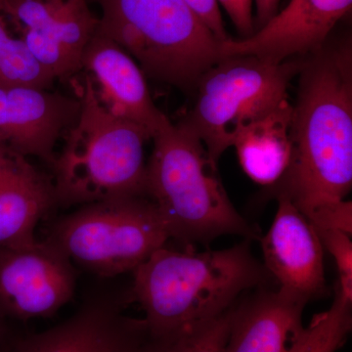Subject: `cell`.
Listing matches in <instances>:
<instances>
[{
    "label": "cell",
    "mask_w": 352,
    "mask_h": 352,
    "mask_svg": "<svg viewBox=\"0 0 352 352\" xmlns=\"http://www.w3.org/2000/svg\"><path fill=\"white\" fill-rule=\"evenodd\" d=\"M147 333L144 320L124 316L117 303L94 300L63 323L21 340L13 352H139Z\"/></svg>",
    "instance_id": "14"
},
{
    "label": "cell",
    "mask_w": 352,
    "mask_h": 352,
    "mask_svg": "<svg viewBox=\"0 0 352 352\" xmlns=\"http://www.w3.org/2000/svg\"><path fill=\"white\" fill-rule=\"evenodd\" d=\"M352 0H291L252 36L221 41L222 57L252 56L272 65L312 55L325 46L329 34Z\"/></svg>",
    "instance_id": "10"
},
{
    "label": "cell",
    "mask_w": 352,
    "mask_h": 352,
    "mask_svg": "<svg viewBox=\"0 0 352 352\" xmlns=\"http://www.w3.org/2000/svg\"><path fill=\"white\" fill-rule=\"evenodd\" d=\"M72 263L102 277L133 271L166 245L168 230L146 196L82 206L53 222L46 239Z\"/></svg>",
    "instance_id": "7"
},
{
    "label": "cell",
    "mask_w": 352,
    "mask_h": 352,
    "mask_svg": "<svg viewBox=\"0 0 352 352\" xmlns=\"http://www.w3.org/2000/svg\"><path fill=\"white\" fill-rule=\"evenodd\" d=\"M223 7L237 31L245 38L256 31L254 17V0H217Z\"/></svg>",
    "instance_id": "22"
},
{
    "label": "cell",
    "mask_w": 352,
    "mask_h": 352,
    "mask_svg": "<svg viewBox=\"0 0 352 352\" xmlns=\"http://www.w3.org/2000/svg\"><path fill=\"white\" fill-rule=\"evenodd\" d=\"M307 302L286 292H258L234 305L226 352H298L307 339Z\"/></svg>",
    "instance_id": "15"
},
{
    "label": "cell",
    "mask_w": 352,
    "mask_h": 352,
    "mask_svg": "<svg viewBox=\"0 0 352 352\" xmlns=\"http://www.w3.org/2000/svg\"><path fill=\"white\" fill-rule=\"evenodd\" d=\"M55 207L52 180L28 157L0 145V247L36 242V226Z\"/></svg>",
    "instance_id": "16"
},
{
    "label": "cell",
    "mask_w": 352,
    "mask_h": 352,
    "mask_svg": "<svg viewBox=\"0 0 352 352\" xmlns=\"http://www.w3.org/2000/svg\"><path fill=\"white\" fill-rule=\"evenodd\" d=\"M82 71L109 113L142 126L151 138L168 119L155 105L144 73L135 60L98 32L85 48Z\"/></svg>",
    "instance_id": "13"
},
{
    "label": "cell",
    "mask_w": 352,
    "mask_h": 352,
    "mask_svg": "<svg viewBox=\"0 0 352 352\" xmlns=\"http://www.w3.org/2000/svg\"><path fill=\"white\" fill-rule=\"evenodd\" d=\"M21 36H14L0 0V85H28L50 89L55 82Z\"/></svg>",
    "instance_id": "19"
},
{
    "label": "cell",
    "mask_w": 352,
    "mask_h": 352,
    "mask_svg": "<svg viewBox=\"0 0 352 352\" xmlns=\"http://www.w3.org/2000/svg\"><path fill=\"white\" fill-rule=\"evenodd\" d=\"M98 34L126 51L145 76L194 91L223 59L219 41L184 0H94Z\"/></svg>",
    "instance_id": "5"
},
{
    "label": "cell",
    "mask_w": 352,
    "mask_h": 352,
    "mask_svg": "<svg viewBox=\"0 0 352 352\" xmlns=\"http://www.w3.org/2000/svg\"><path fill=\"white\" fill-rule=\"evenodd\" d=\"M219 41H226V25L217 0H184Z\"/></svg>",
    "instance_id": "23"
},
{
    "label": "cell",
    "mask_w": 352,
    "mask_h": 352,
    "mask_svg": "<svg viewBox=\"0 0 352 352\" xmlns=\"http://www.w3.org/2000/svg\"><path fill=\"white\" fill-rule=\"evenodd\" d=\"M72 85L80 111L50 166L57 207L145 196L149 132L109 113L87 76L82 82L72 80Z\"/></svg>",
    "instance_id": "3"
},
{
    "label": "cell",
    "mask_w": 352,
    "mask_h": 352,
    "mask_svg": "<svg viewBox=\"0 0 352 352\" xmlns=\"http://www.w3.org/2000/svg\"><path fill=\"white\" fill-rule=\"evenodd\" d=\"M302 64L223 58L201 76L193 91L195 102L177 126L200 139L217 164L245 127L289 101V82Z\"/></svg>",
    "instance_id": "6"
},
{
    "label": "cell",
    "mask_w": 352,
    "mask_h": 352,
    "mask_svg": "<svg viewBox=\"0 0 352 352\" xmlns=\"http://www.w3.org/2000/svg\"><path fill=\"white\" fill-rule=\"evenodd\" d=\"M292 115V157L279 194L318 226L352 187L351 44L322 50L302 64Z\"/></svg>",
    "instance_id": "1"
},
{
    "label": "cell",
    "mask_w": 352,
    "mask_h": 352,
    "mask_svg": "<svg viewBox=\"0 0 352 352\" xmlns=\"http://www.w3.org/2000/svg\"><path fill=\"white\" fill-rule=\"evenodd\" d=\"M151 140L145 196L154 204L170 239L193 248L224 235L256 239L258 232L237 212L201 141L170 119Z\"/></svg>",
    "instance_id": "4"
},
{
    "label": "cell",
    "mask_w": 352,
    "mask_h": 352,
    "mask_svg": "<svg viewBox=\"0 0 352 352\" xmlns=\"http://www.w3.org/2000/svg\"><path fill=\"white\" fill-rule=\"evenodd\" d=\"M279 3L280 0H254V6L256 7L254 23L258 29L277 13Z\"/></svg>",
    "instance_id": "24"
},
{
    "label": "cell",
    "mask_w": 352,
    "mask_h": 352,
    "mask_svg": "<svg viewBox=\"0 0 352 352\" xmlns=\"http://www.w3.org/2000/svg\"><path fill=\"white\" fill-rule=\"evenodd\" d=\"M78 111L76 96L28 85H0V145L51 166L55 146Z\"/></svg>",
    "instance_id": "11"
},
{
    "label": "cell",
    "mask_w": 352,
    "mask_h": 352,
    "mask_svg": "<svg viewBox=\"0 0 352 352\" xmlns=\"http://www.w3.org/2000/svg\"><path fill=\"white\" fill-rule=\"evenodd\" d=\"M264 267L279 289L309 302L326 291L320 237L288 197L278 194V208L261 239Z\"/></svg>",
    "instance_id": "12"
},
{
    "label": "cell",
    "mask_w": 352,
    "mask_h": 352,
    "mask_svg": "<svg viewBox=\"0 0 352 352\" xmlns=\"http://www.w3.org/2000/svg\"><path fill=\"white\" fill-rule=\"evenodd\" d=\"M32 56L58 78L82 71L85 48L98 31L89 0H2Z\"/></svg>",
    "instance_id": "8"
},
{
    "label": "cell",
    "mask_w": 352,
    "mask_h": 352,
    "mask_svg": "<svg viewBox=\"0 0 352 352\" xmlns=\"http://www.w3.org/2000/svg\"><path fill=\"white\" fill-rule=\"evenodd\" d=\"M76 270L47 240L0 247V316L19 320L46 318L73 298Z\"/></svg>",
    "instance_id": "9"
},
{
    "label": "cell",
    "mask_w": 352,
    "mask_h": 352,
    "mask_svg": "<svg viewBox=\"0 0 352 352\" xmlns=\"http://www.w3.org/2000/svg\"><path fill=\"white\" fill-rule=\"evenodd\" d=\"M233 307L214 318L188 324L163 335L147 333L139 352H226Z\"/></svg>",
    "instance_id": "18"
},
{
    "label": "cell",
    "mask_w": 352,
    "mask_h": 352,
    "mask_svg": "<svg viewBox=\"0 0 352 352\" xmlns=\"http://www.w3.org/2000/svg\"><path fill=\"white\" fill-rule=\"evenodd\" d=\"M351 305L336 289L332 307L315 315L307 327V339L298 352H336L351 330Z\"/></svg>",
    "instance_id": "20"
},
{
    "label": "cell",
    "mask_w": 352,
    "mask_h": 352,
    "mask_svg": "<svg viewBox=\"0 0 352 352\" xmlns=\"http://www.w3.org/2000/svg\"><path fill=\"white\" fill-rule=\"evenodd\" d=\"M323 248L335 259L339 273L337 289L340 295L352 302V242L351 235L340 230H324L317 232Z\"/></svg>",
    "instance_id": "21"
},
{
    "label": "cell",
    "mask_w": 352,
    "mask_h": 352,
    "mask_svg": "<svg viewBox=\"0 0 352 352\" xmlns=\"http://www.w3.org/2000/svg\"><path fill=\"white\" fill-rule=\"evenodd\" d=\"M132 273V298L144 310L149 336L219 316L268 274L245 243L205 252L164 245Z\"/></svg>",
    "instance_id": "2"
},
{
    "label": "cell",
    "mask_w": 352,
    "mask_h": 352,
    "mask_svg": "<svg viewBox=\"0 0 352 352\" xmlns=\"http://www.w3.org/2000/svg\"><path fill=\"white\" fill-rule=\"evenodd\" d=\"M289 101L263 119L245 127L234 141L241 166L252 182L276 184L288 170L292 157Z\"/></svg>",
    "instance_id": "17"
}]
</instances>
